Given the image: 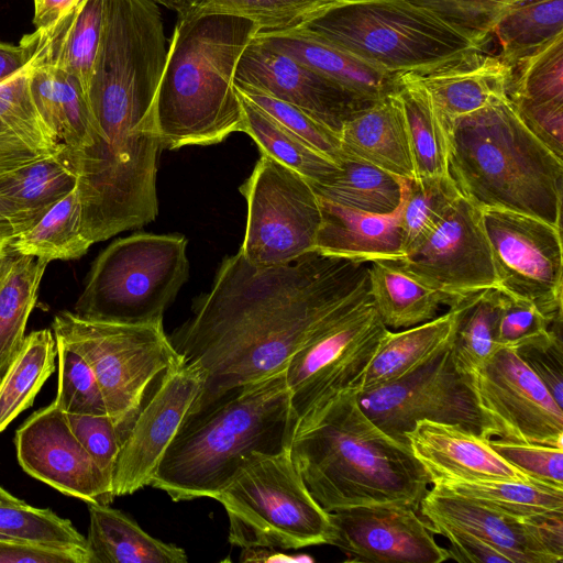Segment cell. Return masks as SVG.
<instances>
[{
	"label": "cell",
	"instance_id": "obj_60",
	"mask_svg": "<svg viewBox=\"0 0 563 563\" xmlns=\"http://www.w3.org/2000/svg\"><path fill=\"white\" fill-rule=\"evenodd\" d=\"M18 501H21V499L11 495L8 490H5L0 485V503H18Z\"/></svg>",
	"mask_w": 563,
	"mask_h": 563
},
{
	"label": "cell",
	"instance_id": "obj_41",
	"mask_svg": "<svg viewBox=\"0 0 563 563\" xmlns=\"http://www.w3.org/2000/svg\"><path fill=\"white\" fill-rule=\"evenodd\" d=\"M563 33V0H523L514 5L495 30L506 64L515 67Z\"/></svg>",
	"mask_w": 563,
	"mask_h": 563
},
{
	"label": "cell",
	"instance_id": "obj_40",
	"mask_svg": "<svg viewBox=\"0 0 563 563\" xmlns=\"http://www.w3.org/2000/svg\"><path fill=\"white\" fill-rule=\"evenodd\" d=\"M501 299L503 291L486 288L456 305L452 352L463 375L481 367L501 347L496 341Z\"/></svg>",
	"mask_w": 563,
	"mask_h": 563
},
{
	"label": "cell",
	"instance_id": "obj_21",
	"mask_svg": "<svg viewBox=\"0 0 563 563\" xmlns=\"http://www.w3.org/2000/svg\"><path fill=\"white\" fill-rule=\"evenodd\" d=\"M405 437L431 483L444 478L536 482L503 459L488 440L459 423L423 419Z\"/></svg>",
	"mask_w": 563,
	"mask_h": 563
},
{
	"label": "cell",
	"instance_id": "obj_26",
	"mask_svg": "<svg viewBox=\"0 0 563 563\" xmlns=\"http://www.w3.org/2000/svg\"><path fill=\"white\" fill-rule=\"evenodd\" d=\"M255 38L368 102L395 93L399 88L400 75L383 71L338 46L295 30L257 33Z\"/></svg>",
	"mask_w": 563,
	"mask_h": 563
},
{
	"label": "cell",
	"instance_id": "obj_27",
	"mask_svg": "<svg viewBox=\"0 0 563 563\" xmlns=\"http://www.w3.org/2000/svg\"><path fill=\"white\" fill-rule=\"evenodd\" d=\"M76 184L65 145L51 156L0 174V212L13 238L40 221Z\"/></svg>",
	"mask_w": 563,
	"mask_h": 563
},
{
	"label": "cell",
	"instance_id": "obj_59",
	"mask_svg": "<svg viewBox=\"0 0 563 563\" xmlns=\"http://www.w3.org/2000/svg\"><path fill=\"white\" fill-rule=\"evenodd\" d=\"M12 239L11 227L0 212V261L10 254Z\"/></svg>",
	"mask_w": 563,
	"mask_h": 563
},
{
	"label": "cell",
	"instance_id": "obj_53",
	"mask_svg": "<svg viewBox=\"0 0 563 563\" xmlns=\"http://www.w3.org/2000/svg\"><path fill=\"white\" fill-rule=\"evenodd\" d=\"M510 101L527 129L563 159V102L532 103L511 99Z\"/></svg>",
	"mask_w": 563,
	"mask_h": 563
},
{
	"label": "cell",
	"instance_id": "obj_45",
	"mask_svg": "<svg viewBox=\"0 0 563 563\" xmlns=\"http://www.w3.org/2000/svg\"><path fill=\"white\" fill-rule=\"evenodd\" d=\"M441 19L468 40L477 49L487 52L503 16L523 0H409Z\"/></svg>",
	"mask_w": 563,
	"mask_h": 563
},
{
	"label": "cell",
	"instance_id": "obj_29",
	"mask_svg": "<svg viewBox=\"0 0 563 563\" xmlns=\"http://www.w3.org/2000/svg\"><path fill=\"white\" fill-rule=\"evenodd\" d=\"M30 65L34 101L73 159L92 144L93 122L87 96L69 73L33 59Z\"/></svg>",
	"mask_w": 563,
	"mask_h": 563
},
{
	"label": "cell",
	"instance_id": "obj_61",
	"mask_svg": "<svg viewBox=\"0 0 563 563\" xmlns=\"http://www.w3.org/2000/svg\"><path fill=\"white\" fill-rule=\"evenodd\" d=\"M153 1L166 7L167 9H173V0H153Z\"/></svg>",
	"mask_w": 563,
	"mask_h": 563
},
{
	"label": "cell",
	"instance_id": "obj_14",
	"mask_svg": "<svg viewBox=\"0 0 563 563\" xmlns=\"http://www.w3.org/2000/svg\"><path fill=\"white\" fill-rule=\"evenodd\" d=\"M485 420L484 439L495 437L563 449L561 408L515 349L501 346L464 375Z\"/></svg>",
	"mask_w": 563,
	"mask_h": 563
},
{
	"label": "cell",
	"instance_id": "obj_3",
	"mask_svg": "<svg viewBox=\"0 0 563 563\" xmlns=\"http://www.w3.org/2000/svg\"><path fill=\"white\" fill-rule=\"evenodd\" d=\"M295 424L284 368L188 415L151 486L174 501L214 498L252 453L289 448Z\"/></svg>",
	"mask_w": 563,
	"mask_h": 563
},
{
	"label": "cell",
	"instance_id": "obj_54",
	"mask_svg": "<svg viewBox=\"0 0 563 563\" xmlns=\"http://www.w3.org/2000/svg\"><path fill=\"white\" fill-rule=\"evenodd\" d=\"M93 563L90 551L55 548L0 537V563Z\"/></svg>",
	"mask_w": 563,
	"mask_h": 563
},
{
	"label": "cell",
	"instance_id": "obj_19",
	"mask_svg": "<svg viewBox=\"0 0 563 563\" xmlns=\"http://www.w3.org/2000/svg\"><path fill=\"white\" fill-rule=\"evenodd\" d=\"M234 85L292 104L339 135L351 114L373 103L255 37L239 59Z\"/></svg>",
	"mask_w": 563,
	"mask_h": 563
},
{
	"label": "cell",
	"instance_id": "obj_50",
	"mask_svg": "<svg viewBox=\"0 0 563 563\" xmlns=\"http://www.w3.org/2000/svg\"><path fill=\"white\" fill-rule=\"evenodd\" d=\"M515 350L555 402L563 408L562 321L553 323L548 334L523 343Z\"/></svg>",
	"mask_w": 563,
	"mask_h": 563
},
{
	"label": "cell",
	"instance_id": "obj_16",
	"mask_svg": "<svg viewBox=\"0 0 563 563\" xmlns=\"http://www.w3.org/2000/svg\"><path fill=\"white\" fill-rule=\"evenodd\" d=\"M398 263L457 303L479 290L499 289L483 210L462 196L428 238Z\"/></svg>",
	"mask_w": 563,
	"mask_h": 563
},
{
	"label": "cell",
	"instance_id": "obj_57",
	"mask_svg": "<svg viewBox=\"0 0 563 563\" xmlns=\"http://www.w3.org/2000/svg\"><path fill=\"white\" fill-rule=\"evenodd\" d=\"M30 60V52L23 43L0 42V82L24 68Z\"/></svg>",
	"mask_w": 563,
	"mask_h": 563
},
{
	"label": "cell",
	"instance_id": "obj_9",
	"mask_svg": "<svg viewBox=\"0 0 563 563\" xmlns=\"http://www.w3.org/2000/svg\"><path fill=\"white\" fill-rule=\"evenodd\" d=\"M52 331L90 365L122 441L162 375L181 358L163 324H126L62 310Z\"/></svg>",
	"mask_w": 563,
	"mask_h": 563
},
{
	"label": "cell",
	"instance_id": "obj_31",
	"mask_svg": "<svg viewBox=\"0 0 563 563\" xmlns=\"http://www.w3.org/2000/svg\"><path fill=\"white\" fill-rule=\"evenodd\" d=\"M457 307L424 323L383 335L357 390H368L398 380L413 372L452 341Z\"/></svg>",
	"mask_w": 563,
	"mask_h": 563
},
{
	"label": "cell",
	"instance_id": "obj_58",
	"mask_svg": "<svg viewBox=\"0 0 563 563\" xmlns=\"http://www.w3.org/2000/svg\"><path fill=\"white\" fill-rule=\"evenodd\" d=\"M240 561L242 562H297L313 561L309 556L286 555L280 550L269 548H242Z\"/></svg>",
	"mask_w": 563,
	"mask_h": 563
},
{
	"label": "cell",
	"instance_id": "obj_2",
	"mask_svg": "<svg viewBox=\"0 0 563 563\" xmlns=\"http://www.w3.org/2000/svg\"><path fill=\"white\" fill-rule=\"evenodd\" d=\"M289 452L308 492L328 512L375 504L419 509L431 484L409 445L365 415L356 388L336 393L300 417Z\"/></svg>",
	"mask_w": 563,
	"mask_h": 563
},
{
	"label": "cell",
	"instance_id": "obj_43",
	"mask_svg": "<svg viewBox=\"0 0 563 563\" xmlns=\"http://www.w3.org/2000/svg\"><path fill=\"white\" fill-rule=\"evenodd\" d=\"M460 196L449 175L405 180L401 228L406 255L428 238Z\"/></svg>",
	"mask_w": 563,
	"mask_h": 563
},
{
	"label": "cell",
	"instance_id": "obj_5",
	"mask_svg": "<svg viewBox=\"0 0 563 563\" xmlns=\"http://www.w3.org/2000/svg\"><path fill=\"white\" fill-rule=\"evenodd\" d=\"M449 135L448 173L462 197L562 228L563 159L527 129L508 97L451 121Z\"/></svg>",
	"mask_w": 563,
	"mask_h": 563
},
{
	"label": "cell",
	"instance_id": "obj_36",
	"mask_svg": "<svg viewBox=\"0 0 563 563\" xmlns=\"http://www.w3.org/2000/svg\"><path fill=\"white\" fill-rule=\"evenodd\" d=\"M404 178L371 163L343 154L339 170L321 184H311L318 197L361 211L386 214L401 203Z\"/></svg>",
	"mask_w": 563,
	"mask_h": 563
},
{
	"label": "cell",
	"instance_id": "obj_18",
	"mask_svg": "<svg viewBox=\"0 0 563 563\" xmlns=\"http://www.w3.org/2000/svg\"><path fill=\"white\" fill-rule=\"evenodd\" d=\"M333 534L330 545L339 548L347 562L440 563L449 559L430 522L415 509L400 504H375L330 512Z\"/></svg>",
	"mask_w": 563,
	"mask_h": 563
},
{
	"label": "cell",
	"instance_id": "obj_25",
	"mask_svg": "<svg viewBox=\"0 0 563 563\" xmlns=\"http://www.w3.org/2000/svg\"><path fill=\"white\" fill-rule=\"evenodd\" d=\"M30 74L29 62L0 82V174L51 156L64 146L34 101Z\"/></svg>",
	"mask_w": 563,
	"mask_h": 563
},
{
	"label": "cell",
	"instance_id": "obj_32",
	"mask_svg": "<svg viewBox=\"0 0 563 563\" xmlns=\"http://www.w3.org/2000/svg\"><path fill=\"white\" fill-rule=\"evenodd\" d=\"M87 547L93 563H187L184 549L145 532L133 519L110 505L87 504Z\"/></svg>",
	"mask_w": 563,
	"mask_h": 563
},
{
	"label": "cell",
	"instance_id": "obj_47",
	"mask_svg": "<svg viewBox=\"0 0 563 563\" xmlns=\"http://www.w3.org/2000/svg\"><path fill=\"white\" fill-rule=\"evenodd\" d=\"M55 339L58 388L54 401L65 413L108 415L102 393L90 365L63 339L56 336Z\"/></svg>",
	"mask_w": 563,
	"mask_h": 563
},
{
	"label": "cell",
	"instance_id": "obj_6",
	"mask_svg": "<svg viewBox=\"0 0 563 563\" xmlns=\"http://www.w3.org/2000/svg\"><path fill=\"white\" fill-rule=\"evenodd\" d=\"M292 30L394 75H426L477 49L409 0H327Z\"/></svg>",
	"mask_w": 563,
	"mask_h": 563
},
{
	"label": "cell",
	"instance_id": "obj_46",
	"mask_svg": "<svg viewBox=\"0 0 563 563\" xmlns=\"http://www.w3.org/2000/svg\"><path fill=\"white\" fill-rule=\"evenodd\" d=\"M508 98L532 103L563 102V33L514 67Z\"/></svg>",
	"mask_w": 563,
	"mask_h": 563
},
{
	"label": "cell",
	"instance_id": "obj_23",
	"mask_svg": "<svg viewBox=\"0 0 563 563\" xmlns=\"http://www.w3.org/2000/svg\"><path fill=\"white\" fill-rule=\"evenodd\" d=\"M514 67L498 55L473 49L419 77L451 122L508 97Z\"/></svg>",
	"mask_w": 563,
	"mask_h": 563
},
{
	"label": "cell",
	"instance_id": "obj_48",
	"mask_svg": "<svg viewBox=\"0 0 563 563\" xmlns=\"http://www.w3.org/2000/svg\"><path fill=\"white\" fill-rule=\"evenodd\" d=\"M235 86V85H234ZM236 90L262 111L286 128L313 150L338 165L343 157L340 135L297 107L258 90L235 86Z\"/></svg>",
	"mask_w": 563,
	"mask_h": 563
},
{
	"label": "cell",
	"instance_id": "obj_52",
	"mask_svg": "<svg viewBox=\"0 0 563 563\" xmlns=\"http://www.w3.org/2000/svg\"><path fill=\"white\" fill-rule=\"evenodd\" d=\"M553 323L534 303L503 292L496 341L500 346L516 349L548 334Z\"/></svg>",
	"mask_w": 563,
	"mask_h": 563
},
{
	"label": "cell",
	"instance_id": "obj_28",
	"mask_svg": "<svg viewBox=\"0 0 563 563\" xmlns=\"http://www.w3.org/2000/svg\"><path fill=\"white\" fill-rule=\"evenodd\" d=\"M106 0H80L48 30L21 38L31 58L75 76L87 95L98 52Z\"/></svg>",
	"mask_w": 563,
	"mask_h": 563
},
{
	"label": "cell",
	"instance_id": "obj_7",
	"mask_svg": "<svg viewBox=\"0 0 563 563\" xmlns=\"http://www.w3.org/2000/svg\"><path fill=\"white\" fill-rule=\"evenodd\" d=\"M229 518V542L241 548L297 550L329 544L330 512L313 499L289 448L254 452L214 497Z\"/></svg>",
	"mask_w": 563,
	"mask_h": 563
},
{
	"label": "cell",
	"instance_id": "obj_13",
	"mask_svg": "<svg viewBox=\"0 0 563 563\" xmlns=\"http://www.w3.org/2000/svg\"><path fill=\"white\" fill-rule=\"evenodd\" d=\"M499 290L530 301L552 322L562 320V228L523 213L485 209Z\"/></svg>",
	"mask_w": 563,
	"mask_h": 563
},
{
	"label": "cell",
	"instance_id": "obj_15",
	"mask_svg": "<svg viewBox=\"0 0 563 563\" xmlns=\"http://www.w3.org/2000/svg\"><path fill=\"white\" fill-rule=\"evenodd\" d=\"M203 384L198 364L181 358L161 377L126 431L112 473V494L151 485L158 464L191 411Z\"/></svg>",
	"mask_w": 563,
	"mask_h": 563
},
{
	"label": "cell",
	"instance_id": "obj_22",
	"mask_svg": "<svg viewBox=\"0 0 563 563\" xmlns=\"http://www.w3.org/2000/svg\"><path fill=\"white\" fill-rule=\"evenodd\" d=\"M318 199L321 223L316 252L364 263L405 258L402 200L395 211L377 214Z\"/></svg>",
	"mask_w": 563,
	"mask_h": 563
},
{
	"label": "cell",
	"instance_id": "obj_56",
	"mask_svg": "<svg viewBox=\"0 0 563 563\" xmlns=\"http://www.w3.org/2000/svg\"><path fill=\"white\" fill-rule=\"evenodd\" d=\"M80 0H33L32 22L35 30H48L65 16Z\"/></svg>",
	"mask_w": 563,
	"mask_h": 563
},
{
	"label": "cell",
	"instance_id": "obj_42",
	"mask_svg": "<svg viewBox=\"0 0 563 563\" xmlns=\"http://www.w3.org/2000/svg\"><path fill=\"white\" fill-rule=\"evenodd\" d=\"M327 0H173L178 19L227 14L253 21L260 33L295 29Z\"/></svg>",
	"mask_w": 563,
	"mask_h": 563
},
{
	"label": "cell",
	"instance_id": "obj_55",
	"mask_svg": "<svg viewBox=\"0 0 563 563\" xmlns=\"http://www.w3.org/2000/svg\"><path fill=\"white\" fill-rule=\"evenodd\" d=\"M435 534L444 537L450 547L446 548L449 559L471 563H512L500 549L489 542L463 530L430 523Z\"/></svg>",
	"mask_w": 563,
	"mask_h": 563
},
{
	"label": "cell",
	"instance_id": "obj_51",
	"mask_svg": "<svg viewBox=\"0 0 563 563\" xmlns=\"http://www.w3.org/2000/svg\"><path fill=\"white\" fill-rule=\"evenodd\" d=\"M66 415L73 432L112 484L122 443L114 420L109 415Z\"/></svg>",
	"mask_w": 563,
	"mask_h": 563
},
{
	"label": "cell",
	"instance_id": "obj_20",
	"mask_svg": "<svg viewBox=\"0 0 563 563\" xmlns=\"http://www.w3.org/2000/svg\"><path fill=\"white\" fill-rule=\"evenodd\" d=\"M419 511L430 523L463 530L489 542L512 563L563 560V518H519L432 488L422 498Z\"/></svg>",
	"mask_w": 563,
	"mask_h": 563
},
{
	"label": "cell",
	"instance_id": "obj_34",
	"mask_svg": "<svg viewBox=\"0 0 563 563\" xmlns=\"http://www.w3.org/2000/svg\"><path fill=\"white\" fill-rule=\"evenodd\" d=\"M47 264L14 253L0 261V380L23 344Z\"/></svg>",
	"mask_w": 563,
	"mask_h": 563
},
{
	"label": "cell",
	"instance_id": "obj_8",
	"mask_svg": "<svg viewBox=\"0 0 563 563\" xmlns=\"http://www.w3.org/2000/svg\"><path fill=\"white\" fill-rule=\"evenodd\" d=\"M187 240L137 233L109 244L93 261L75 312L126 324H163L189 276Z\"/></svg>",
	"mask_w": 563,
	"mask_h": 563
},
{
	"label": "cell",
	"instance_id": "obj_44",
	"mask_svg": "<svg viewBox=\"0 0 563 563\" xmlns=\"http://www.w3.org/2000/svg\"><path fill=\"white\" fill-rule=\"evenodd\" d=\"M0 537L55 548L88 550L86 538L71 521L51 509L21 500L0 503Z\"/></svg>",
	"mask_w": 563,
	"mask_h": 563
},
{
	"label": "cell",
	"instance_id": "obj_33",
	"mask_svg": "<svg viewBox=\"0 0 563 563\" xmlns=\"http://www.w3.org/2000/svg\"><path fill=\"white\" fill-rule=\"evenodd\" d=\"M397 96L406 119L415 178L449 175L451 122L434 102L418 75H400Z\"/></svg>",
	"mask_w": 563,
	"mask_h": 563
},
{
	"label": "cell",
	"instance_id": "obj_12",
	"mask_svg": "<svg viewBox=\"0 0 563 563\" xmlns=\"http://www.w3.org/2000/svg\"><path fill=\"white\" fill-rule=\"evenodd\" d=\"M386 331L371 299L311 336L285 367L296 421L336 393L358 389Z\"/></svg>",
	"mask_w": 563,
	"mask_h": 563
},
{
	"label": "cell",
	"instance_id": "obj_24",
	"mask_svg": "<svg viewBox=\"0 0 563 563\" xmlns=\"http://www.w3.org/2000/svg\"><path fill=\"white\" fill-rule=\"evenodd\" d=\"M342 152L404 179L415 167L397 91L351 114L340 132Z\"/></svg>",
	"mask_w": 563,
	"mask_h": 563
},
{
	"label": "cell",
	"instance_id": "obj_49",
	"mask_svg": "<svg viewBox=\"0 0 563 563\" xmlns=\"http://www.w3.org/2000/svg\"><path fill=\"white\" fill-rule=\"evenodd\" d=\"M488 442L503 459L531 479L563 488V449L500 438Z\"/></svg>",
	"mask_w": 563,
	"mask_h": 563
},
{
	"label": "cell",
	"instance_id": "obj_1",
	"mask_svg": "<svg viewBox=\"0 0 563 563\" xmlns=\"http://www.w3.org/2000/svg\"><path fill=\"white\" fill-rule=\"evenodd\" d=\"M369 263L311 252L258 266L225 257L194 316L169 338L203 384L194 413L231 390L284 369L317 332L372 299Z\"/></svg>",
	"mask_w": 563,
	"mask_h": 563
},
{
	"label": "cell",
	"instance_id": "obj_30",
	"mask_svg": "<svg viewBox=\"0 0 563 563\" xmlns=\"http://www.w3.org/2000/svg\"><path fill=\"white\" fill-rule=\"evenodd\" d=\"M369 292L384 325L391 331L411 328L438 317L442 305L456 300L405 269L398 261L368 265Z\"/></svg>",
	"mask_w": 563,
	"mask_h": 563
},
{
	"label": "cell",
	"instance_id": "obj_35",
	"mask_svg": "<svg viewBox=\"0 0 563 563\" xmlns=\"http://www.w3.org/2000/svg\"><path fill=\"white\" fill-rule=\"evenodd\" d=\"M432 489L467 498L525 519L563 518V488L538 482L509 479L467 481L444 478Z\"/></svg>",
	"mask_w": 563,
	"mask_h": 563
},
{
	"label": "cell",
	"instance_id": "obj_4",
	"mask_svg": "<svg viewBox=\"0 0 563 563\" xmlns=\"http://www.w3.org/2000/svg\"><path fill=\"white\" fill-rule=\"evenodd\" d=\"M257 33L256 23L234 15L177 20L154 101L163 148L217 144L244 132L234 77Z\"/></svg>",
	"mask_w": 563,
	"mask_h": 563
},
{
	"label": "cell",
	"instance_id": "obj_11",
	"mask_svg": "<svg viewBox=\"0 0 563 563\" xmlns=\"http://www.w3.org/2000/svg\"><path fill=\"white\" fill-rule=\"evenodd\" d=\"M452 341L405 377L357 390L362 410L393 439L408 444L405 434L423 419L459 423L484 438L485 420L468 382L457 369Z\"/></svg>",
	"mask_w": 563,
	"mask_h": 563
},
{
	"label": "cell",
	"instance_id": "obj_38",
	"mask_svg": "<svg viewBox=\"0 0 563 563\" xmlns=\"http://www.w3.org/2000/svg\"><path fill=\"white\" fill-rule=\"evenodd\" d=\"M81 203L77 187L33 227L12 239L10 253L51 261L84 256L92 243L81 230Z\"/></svg>",
	"mask_w": 563,
	"mask_h": 563
},
{
	"label": "cell",
	"instance_id": "obj_10",
	"mask_svg": "<svg viewBox=\"0 0 563 563\" xmlns=\"http://www.w3.org/2000/svg\"><path fill=\"white\" fill-rule=\"evenodd\" d=\"M240 192L246 200L247 218L239 251L250 263L287 264L314 252L321 210L305 177L261 153Z\"/></svg>",
	"mask_w": 563,
	"mask_h": 563
},
{
	"label": "cell",
	"instance_id": "obj_17",
	"mask_svg": "<svg viewBox=\"0 0 563 563\" xmlns=\"http://www.w3.org/2000/svg\"><path fill=\"white\" fill-rule=\"evenodd\" d=\"M16 459L30 476L87 504L110 505L112 484L73 432L55 401L15 431Z\"/></svg>",
	"mask_w": 563,
	"mask_h": 563
},
{
	"label": "cell",
	"instance_id": "obj_39",
	"mask_svg": "<svg viewBox=\"0 0 563 563\" xmlns=\"http://www.w3.org/2000/svg\"><path fill=\"white\" fill-rule=\"evenodd\" d=\"M238 95L244 111V132L256 142L261 153L295 170L311 184L324 183L339 170L335 162L313 150L239 91Z\"/></svg>",
	"mask_w": 563,
	"mask_h": 563
},
{
	"label": "cell",
	"instance_id": "obj_37",
	"mask_svg": "<svg viewBox=\"0 0 563 563\" xmlns=\"http://www.w3.org/2000/svg\"><path fill=\"white\" fill-rule=\"evenodd\" d=\"M57 343L51 329L32 331L0 380V433L31 407L55 371Z\"/></svg>",
	"mask_w": 563,
	"mask_h": 563
}]
</instances>
